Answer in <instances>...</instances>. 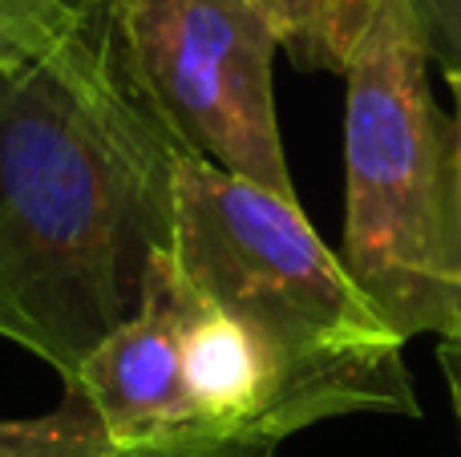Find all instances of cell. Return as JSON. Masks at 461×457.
<instances>
[{
	"label": "cell",
	"mask_w": 461,
	"mask_h": 457,
	"mask_svg": "<svg viewBox=\"0 0 461 457\" xmlns=\"http://www.w3.org/2000/svg\"><path fill=\"white\" fill-rule=\"evenodd\" d=\"M449 97H454V138H457V202H461V73H446Z\"/></svg>",
	"instance_id": "obj_12"
},
{
	"label": "cell",
	"mask_w": 461,
	"mask_h": 457,
	"mask_svg": "<svg viewBox=\"0 0 461 457\" xmlns=\"http://www.w3.org/2000/svg\"><path fill=\"white\" fill-rule=\"evenodd\" d=\"M113 442L81 397L45 417L0 421V457H113Z\"/></svg>",
	"instance_id": "obj_7"
},
{
	"label": "cell",
	"mask_w": 461,
	"mask_h": 457,
	"mask_svg": "<svg viewBox=\"0 0 461 457\" xmlns=\"http://www.w3.org/2000/svg\"><path fill=\"white\" fill-rule=\"evenodd\" d=\"M186 154L110 0L0 73V340L65 389L142 304L146 267L175 239Z\"/></svg>",
	"instance_id": "obj_1"
},
{
	"label": "cell",
	"mask_w": 461,
	"mask_h": 457,
	"mask_svg": "<svg viewBox=\"0 0 461 457\" xmlns=\"http://www.w3.org/2000/svg\"><path fill=\"white\" fill-rule=\"evenodd\" d=\"M438 356H441V372L449 381V397H454L457 426H461V340H441Z\"/></svg>",
	"instance_id": "obj_11"
},
{
	"label": "cell",
	"mask_w": 461,
	"mask_h": 457,
	"mask_svg": "<svg viewBox=\"0 0 461 457\" xmlns=\"http://www.w3.org/2000/svg\"><path fill=\"white\" fill-rule=\"evenodd\" d=\"M344 81V267L405 340H461L457 138L409 0H373Z\"/></svg>",
	"instance_id": "obj_3"
},
{
	"label": "cell",
	"mask_w": 461,
	"mask_h": 457,
	"mask_svg": "<svg viewBox=\"0 0 461 457\" xmlns=\"http://www.w3.org/2000/svg\"><path fill=\"white\" fill-rule=\"evenodd\" d=\"M170 255L279 361L303 426L357 413L413 417L405 336L376 312L300 202L186 154L175 175Z\"/></svg>",
	"instance_id": "obj_2"
},
{
	"label": "cell",
	"mask_w": 461,
	"mask_h": 457,
	"mask_svg": "<svg viewBox=\"0 0 461 457\" xmlns=\"http://www.w3.org/2000/svg\"><path fill=\"white\" fill-rule=\"evenodd\" d=\"M113 457H276V450L235 445V442H170V445H142V450H118Z\"/></svg>",
	"instance_id": "obj_10"
},
{
	"label": "cell",
	"mask_w": 461,
	"mask_h": 457,
	"mask_svg": "<svg viewBox=\"0 0 461 457\" xmlns=\"http://www.w3.org/2000/svg\"><path fill=\"white\" fill-rule=\"evenodd\" d=\"M271 21L279 49L303 69L344 73L373 0H251Z\"/></svg>",
	"instance_id": "obj_6"
},
{
	"label": "cell",
	"mask_w": 461,
	"mask_h": 457,
	"mask_svg": "<svg viewBox=\"0 0 461 457\" xmlns=\"http://www.w3.org/2000/svg\"><path fill=\"white\" fill-rule=\"evenodd\" d=\"M421 24L429 61L446 73H461V0H409Z\"/></svg>",
	"instance_id": "obj_9"
},
{
	"label": "cell",
	"mask_w": 461,
	"mask_h": 457,
	"mask_svg": "<svg viewBox=\"0 0 461 457\" xmlns=\"http://www.w3.org/2000/svg\"><path fill=\"white\" fill-rule=\"evenodd\" d=\"M69 393L94 409L113 450L199 442L191 434V413L183 397L170 247L158 251L146 267L138 312L89 353Z\"/></svg>",
	"instance_id": "obj_5"
},
{
	"label": "cell",
	"mask_w": 461,
	"mask_h": 457,
	"mask_svg": "<svg viewBox=\"0 0 461 457\" xmlns=\"http://www.w3.org/2000/svg\"><path fill=\"white\" fill-rule=\"evenodd\" d=\"M89 0H0V73L57 45L81 21Z\"/></svg>",
	"instance_id": "obj_8"
},
{
	"label": "cell",
	"mask_w": 461,
	"mask_h": 457,
	"mask_svg": "<svg viewBox=\"0 0 461 457\" xmlns=\"http://www.w3.org/2000/svg\"><path fill=\"white\" fill-rule=\"evenodd\" d=\"M134 69L186 150L295 199L279 142V37L251 0H110Z\"/></svg>",
	"instance_id": "obj_4"
}]
</instances>
